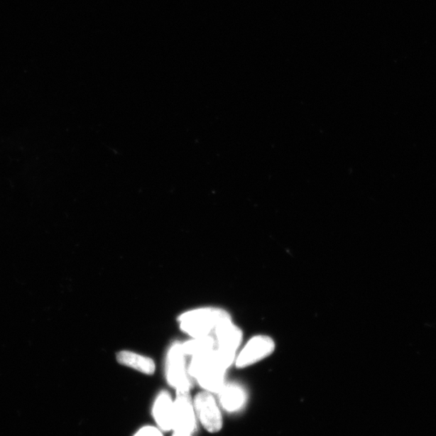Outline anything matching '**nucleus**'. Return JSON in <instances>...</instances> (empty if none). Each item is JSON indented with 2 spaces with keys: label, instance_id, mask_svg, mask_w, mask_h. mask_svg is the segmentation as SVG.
I'll use <instances>...</instances> for the list:
<instances>
[{
  "label": "nucleus",
  "instance_id": "obj_6",
  "mask_svg": "<svg viewBox=\"0 0 436 436\" xmlns=\"http://www.w3.org/2000/svg\"><path fill=\"white\" fill-rule=\"evenodd\" d=\"M197 420L190 391L176 392L174 400V431L192 435L197 430Z\"/></svg>",
  "mask_w": 436,
  "mask_h": 436
},
{
  "label": "nucleus",
  "instance_id": "obj_11",
  "mask_svg": "<svg viewBox=\"0 0 436 436\" xmlns=\"http://www.w3.org/2000/svg\"><path fill=\"white\" fill-rule=\"evenodd\" d=\"M181 346L186 356H193L214 350L216 346V340L211 335H207V337L192 338L185 341L184 344H181Z\"/></svg>",
  "mask_w": 436,
  "mask_h": 436
},
{
  "label": "nucleus",
  "instance_id": "obj_10",
  "mask_svg": "<svg viewBox=\"0 0 436 436\" xmlns=\"http://www.w3.org/2000/svg\"><path fill=\"white\" fill-rule=\"evenodd\" d=\"M218 394L223 409L228 412L238 411L245 405L246 392L237 384L225 385Z\"/></svg>",
  "mask_w": 436,
  "mask_h": 436
},
{
  "label": "nucleus",
  "instance_id": "obj_5",
  "mask_svg": "<svg viewBox=\"0 0 436 436\" xmlns=\"http://www.w3.org/2000/svg\"><path fill=\"white\" fill-rule=\"evenodd\" d=\"M197 420L210 433L220 431L223 425L222 415L214 397L207 391L198 393L193 400Z\"/></svg>",
  "mask_w": 436,
  "mask_h": 436
},
{
  "label": "nucleus",
  "instance_id": "obj_7",
  "mask_svg": "<svg viewBox=\"0 0 436 436\" xmlns=\"http://www.w3.org/2000/svg\"><path fill=\"white\" fill-rule=\"evenodd\" d=\"M215 340L217 349L236 353L241 341L244 333L241 329L232 320L222 322L214 329Z\"/></svg>",
  "mask_w": 436,
  "mask_h": 436
},
{
  "label": "nucleus",
  "instance_id": "obj_8",
  "mask_svg": "<svg viewBox=\"0 0 436 436\" xmlns=\"http://www.w3.org/2000/svg\"><path fill=\"white\" fill-rule=\"evenodd\" d=\"M157 425L164 432L173 430L174 400L167 391L158 393L152 410Z\"/></svg>",
  "mask_w": 436,
  "mask_h": 436
},
{
  "label": "nucleus",
  "instance_id": "obj_1",
  "mask_svg": "<svg viewBox=\"0 0 436 436\" xmlns=\"http://www.w3.org/2000/svg\"><path fill=\"white\" fill-rule=\"evenodd\" d=\"M229 369L217 349L192 356L187 372L205 391L219 393L225 386V374Z\"/></svg>",
  "mask_w": 436,
  "mask_h": 436
},
{
  "label": "nucleus",
  "instance_id": "obj_13",
  "mask_svg": "<svg viewBox=\"0 0 436 436\" xmlns=\"http://www.w3.org/2000/svg\"><path fill=\"white\" fill-rule=\"evenodd\" d=\"M173 436H192L191 434L184 433V432H175Z\"/></svg>",
  "mask_w": 436,
  "mask_h": 436
},
{
  "label": "nucleus",
  "instance_id": "obj_12",
  "mask_svg": "<svg viewBox=\"0 0 436 436\" xmlns=\"http://www.w3.org/2000/svg\"><path fill=\"white\" fill-rule=\"evenodd\" d=\"M133 436H163L160 430L151 426L141 427Z\"/></svg>",
  "mask_w": 436,
  "mask_h": 436
},
{
  "label": "nucleus",
  "instance_id": "obj_4",
  "mask_svg": "<svg viewBox=\"0 0 436 436\" xmlns=\"http://www.w3.org/2000/svg\"><path fill=\"white\" fill-rule=\"evenodd\" d=\"M276 349L275 341L265 334H258L252 337L235 358V365L238 369H245L263 361L273 354Z\"/></svg>",
  "mask_w": 436,
  "mask_h": 436
},
{
  "label": "nucleus",
  "instance_id": "obj_3",
  "mask_svg": "<svg viewBox=\"0 0 436 436\" xmlns=\"http://www.w3.org/2000/svg\"><path fill=\"white\" fill-rule=\"evenodd\" d=\"M165 375L168 384L175 388L176 392L190 391L192 378L187 372L186 355L182 351L180 343H174L169 347Z\"/></svg>",
  "mask_w": 436,
  "mask_h": 436
},
{
  "label": "nucleus",
  "instance_id": "obj_2",
  "mask_svg": "<svg viewBox=\"0 0 436 436\" xmlns=\"http://www.w3.org/2000/svg\"><path fill=\"white\" fill-rule=\"evenodd\" d=\"M228 320H232L231 315L217 307L194 309L178 317L180 331L192 338L207 337L218 324Z\"/></svg>",
  "mask_w": 436,
  "mask_h": 436
},
{
  "label": "nucleus",
  "instance_id": "obj_9",
  "mask_svg": "<svg viewBox=\"0 0 436 436\" xmlns=\"http://www.w3.org/2000/svg\"><path fill=\"white\" fill-rule=\"evenodd\" d=\"M116 361L124 366L146 375H153L156 370L154 359L132 351L122 350L116 353Z\"/></svg>",
  "mask_w": 436,
  "mask_h": 436
}]
</instances>
